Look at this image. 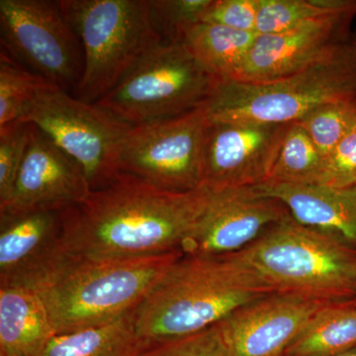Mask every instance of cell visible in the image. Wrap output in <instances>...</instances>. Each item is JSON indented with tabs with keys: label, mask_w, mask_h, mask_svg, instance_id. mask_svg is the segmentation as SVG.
Returning <instances> with one entry per match:
<instances>
[{
	"label": "cell",
	"mask_w": 356,
	"mask_h": 356,
	"mask_svg": "<svg viewBox=\"0 0 356 356\" xmlns=\"http://www.w3.org/2000/svg\"><path fill=\"white\" fill-rule=\"evenodd\" d=\"M212 0H149L154 26L163 42L179 43L187 28L202 20Z\"/></svg>",
	"instance_id": "26"
},
{
	"label": "cell",
	"mask_w": 356,
	"mask_h": 356,
	"mask_svg": "<svg viewBox=\"0 0 356 356\" xmlns=\"http://www.w3.org/2000/svg\"><path fill=\"white\" fill-rule=\"evenodd\" d=\"M233 255L275 293L329 301L356 297V250L341 236L304 226L291 215Z\"/></svg>",
	"instance_id": "3"
},
{
	"label": "cell",
	"mask_w": 356,
	"mask_h": 356,
	"mask_svg": "<svg viewBox=\"0 0 356 356\" xmlns=\"http://www.w3.org/2000/svg\"><path fill=\"white\" fill-rule=\"evenodd\" d=\"M324 156L298 123L288 125L270 175L266 182L318 184Z\"/></svg>",
	"instance_id": "22"
},
{
	"label": "cell",
	"mask_w": 356,
	"mask_h": 356,
	"mask_svg": "<svg viewBox=\"0 0 356 356\" xmlns=\"http://www.w3.org/2000/svg\"><path fill=\"white\" fill-rule=\"evenodd\" d=\"M19 123L32 124L81 166L91 191L119 177L122 144L133 127L96 105L84 102L55 84L26 107Z\"/></svg>",
	"instance_id": "8"
},
{
	"label": "cell",
	"mask_w": 356,
	"mask_h": 356,
	"mask_svg": "<svg viewBox=\"0 0 356 356\" xmlns=\"http://www.w3.org/2000/svg\"><path fill=\"white\" fill-rule=\"evenodd\" d=\"M90 193L81 166L31 124L29 144L13 195L0 206V215L64 210L83 202Z\"/></svg>",
	"instance_id": "16"
},
{
	"label": "cell",
	"mask_w": 356,
	"mask_h": 356,
	"mask_svg": "<svg viewBox=\"0 0 356 356\" xmlns=\"http://www.w3.org/2000/svg\"><path fill=\"white\" fill-rule=\"evenodd\" d=\"M356 6L274 34H257L231 81L262 83L297 74L350 43Z\"/></svg>",
	"instance_id": "12"
},
{
	"label": "cell",
	"mask_w": 356,
	"mask_h": 356,
	"mask_svg": "<svg viewBox=\"0 0 356 356\" xmlns=\"http://www.w3.org/2000/svg\"><path fill=\"white\" fill-rule=\"evenodd\" d=\"M31 124L14 123L0 128V206L13 195L28 144Z\"/></svg>",
	"instance_id": "27"
},
{
	"label": "cell",
	"mask_w": 356,
	"mask_h": 356,
	"mask_svg": "<svg viewBox=\"0 0 356 356\" xmlns=\"http://www.w3.org/2000/svg\"><path fill=\"white\" fill-rule=\"evenodd\" d=\"M332 302L273 293L241 307L219 323L228 356L285 355L311 318Z\"/></svg>",
	"instance_id": "15"
},
{
	"label": "cell",
	"mask_w": 356,
	"mask_h": 356,
	"mask_svg": "<svg viewBox=\"0 0 356 356\" xmlns=\"http://www.w3.org/2000/svg\"><path fill=\"white\" fill-rule=\"evenodd\" d=\"M83 50V77L72 95L96 103L149 51L163 43L149 0H60Z\"/></svg>",
	"instance_id": "6"
},
{
	"label": "cell",
	"mask_w": 356,
	"mask_h": 356,
	"mask_svg": "<svg viewBox=\"0 0 356 356\" xmlns=\"http://www.w3.org/2000/svg\"><path fill=\"white\" fill-rule=\"evenodd\" d=\"M1 50L34 74L74 91L83 77V47L60 1L0 0Z\"/></svg>",
	"instance_id": "10"
},
{
	"label": "cell",
	"mask_w": 356,
	"mask_h": 356,
	"mask_svg": "<svg viewBox=\"0 0 356 356\" xmlns=\"http://www.w3.org/2000/svg\"><path fill=\"white\" fill-rule=\"evenodd\" d=\"M262 196L280 201L293 219L356 243V188H337L322 184L264 182L254 186Z\"/></svg>",
	"instance_id": "17"
},
{
	"label": "cell",
	"mask_w": 356,
	"mask_h": 356,
	"mask_svg": "<svg viewBox=\"0 0 356 356\" xmlns=\"http://www.w3.org/2000/svg\"><path fill=\"white\" fill-rule=\"evenodd\" d=\"M355 278H356V266H355Z\"/></svg>",
	"instance_id": "33"
},
{
	"label": "cell",
	"mask_w": 356,
	"mask_h": 356,
	"mask_svg": "<svg viewBox=\"0 0 356 356\" xmlns=\"http://www.w3.org/2000/svg\"><path fill=\"white\" fill-rule=\"evenodd\" d=\"M337 188L356 184V128L324 159L320 184Z\"/></svg>",
	"instance_id": "29"
},
{
	"label": "cell",
	"mask_w": 356,
	"mask_h": 356,
	"mask_svg": "<svg viewBox=\"0 0 356 356\" xmlns=\"http://www.w3.org/2000/svg\"><path fill=\"white\" fill-rule=\"evenodd\" d=\"M50 81L16 62L8 54L0 53V128L19 123L26 107L51 86Z\"/></svg>",
	"instance_id": "24"
},
{
	"label": "cell",
	"mask_w": 356,
	"mask_h": 356,
	"mask_svg": "<svg viewBox=\"0 0 356 356\" xmlns=\"http://www.w3.org/2000/svg\"><path fill=\"white\" fill-rule=\"evenodd\" d=\"M65 210L0 215V287L40 292L76 261Z\"/></svg>",
	"instance_id": "11"
},
{
	"label": "cell",
	"mask_w": 356,
	"mask_h": 356,
	"mask_svg": "<svg viewBox=\"0 0 356 356\" xmlns=\"http://www.w3.org/2000/svg\"><path fill=\"white\" fill-rule=\"evenodd\" d=\"M181 250L112 261H76L38 292L56 334L109 324L133 313Z\"/></svg>",
	"instance_id": "4"
},
{
	"label": "cell",
	"mask_w": 356,
	"mask_h": 356,
	"mask_svg": "<svg viewBox=\"0 0 356 356\" xmlns=\"http://www.w3.org/2000/svg\"><path fill=\"white\" fill-rule=\"evenodd\" d=\"M273 293L233 254L184 255L133 312L134 324L147 343L168 341L203 331Z\"/></svg>",
	"instance_id": "2"
},
{
	"label": "cell",
	"mask_w": 356,
	"mask_h": 356,
	"mask_svg": "<svg viewBox=\"0 0 356 356\" xmlns=\"http://www.w3.org/2000/svg\"><path fill=\"white\" fill-rule=\"evenodd\" d=\"M356 98V48L353 43L322 62L277 81H222L204 103L209 123L286 125L325 103Z\"/></svg>",
	"instance_id": "5"
},
{
	"label": "cell",
	"mask_w": 356,
	"mask_h": 356,
	"mask_svg": "<svg viewBox=\"0 0 356 356\" xmlns=\"http://www.w3.org/2000/svg\"><path fill=\"white\" fill-rule=\"evenodd\" d=\"M137 356H228L219 323L189 336L147 343Z\"/></svg>",
	"instance_id": "28"
},
{
	"label": "cell",
	"mask_w": 356,
	"mask_h": 356,
	"mask_svg": "<svg viewBox=\"0 0 356 356\" xmlns=\"http://www.w3.org/2000/svg\"><path fill=\"white\" fill-rule=\"evenodd\" d=\"M205 188L175 193L120 175L65 210L76 261H112L181 250L205 209Z\"/></svg>",
	"instance_id": "1"
},
{
	"label": "cell",
	"mask_w": 356,
	"mask_h": 356,
	"mask_svg": "<svg viewBox=\"0 0 356 356\" xmlns=\"http://www.w3.org/2000/svg\"><path fill=\"white\" fill-rule=\"evenodd\" d=\"M259 0H212L201 22L255 32Z\"/></svg>",
	"instance_id": "30"
},
{
	"label": "cell",
	"mask_w": 356,
	"mask_h": 356,
	"mask_svg": "<svg viewBox=\"0 0 356 356\" xmlns=\"http://www.w3.org/2000/svg\"><path fill=\"white\" fill-rule=\"evenodd\" d=\"M207 128L204 104L175 118L133 126L122 144L119 173L163 191H199Z\"/></svg>",
	"instance_id": "9"
},
{
	"label": "cell",
	"mask_w": 356,
	"mask_h": 356,
	"mask_svg": "<svg viewBox=\"0 0 356 356\" xmlns=\"http://www.w3.org/2000/svg\"><path fill=\"white\" fill-rule=\"evenodd\" d=\"M355 6L356 0H259L255 31L259 35L287 31Z\"/></svg>",
	"instance_id": "23"
},
{
	"label": "cell",
	"mask_w": 356,
	"mask_h": 356,
	"mask_svg": "<svg viewBox=\"0 0 356 356\" xmlns=\"http://www.w3.org/2000/svg\"><path fill=\"white\" fill-rule=\"evenodd\" d=\"M0 356H3V355H0Z\"/></svg>",
	"instance_id": "35"
},
{
	"label": "cell",
	"mask_w": 356,
	"mask_h": 356,
	"mask_svg": "<svg viewBox=\"0 0 356 356\" xmlns=\"http://www.w3.org/2000/svg\"><path fill=\"white\" fill-rule=\"evenodd\" d=\"M147 344L131 313L109 324L56 334L38 356H137Z\"/></svg>",
	"instance_id": "20"
},
{
	"label": "cell",
	"mask_w": 356,
	"mask_h": 356,
	"mask_svg": "<svg viewBox=\"0 0 356 356\" xmlns=\"http://www.w3.org/2000/svg\"><path fill=\"white\" fill-rule=\"evenodd\" d=\"M257 36L255 32L200 22L187 28L179 43L204 69L227 81L235 76Z\"/></svg>",
	"instance_id": "19"
},
{
	"label": "cell",
	"mask_w": 356,
	"mask_h": 356,
	"mask_svg": "<svg viewBox=\"0 0 356 356\" xmlns=\"http://www.w3.org/2000/svg\"><path fill=\"white\" fill-rule=\"evenodd\" d=\"M289 124L208 122L202 187H252L268 179Z\"/></svg>",
	"instance_id": "14"
},
{
	"label": "cell",
	"mask_w": 356,
	"mask_h": 356,
	"mask_svg": "<svg viewBox=\"0 0 356 356\" xmlns=\"http://www.w3.org/2000/svg\"><path fill=\"white\" fill-rule=\"evenodd\" d=\"M221 83L184 44L163 42L95 104L129 125H143L198 108Z\"/></svg>",
	"instance_id": "7"
},
{
	"label": "cell",
	"mask_w": 356,
	"mask_h": 356,
	"mask_svg": "<svg viewBox=\"0 0 356 356\" xmlns=\"http://www.w3.org/2000/svg\"><path fill=\"white\" fill-rule=\"evenodd\" d=\"M356 346V297L332 302L311 318L286 356H334Z\"/></svg>",
	"instance_id": "21"
},
{
	"label": "cell",
	"mask_w": 356,
	"mask_h": 356,
	"mask_svg": "<svg viewBox=\"0 0 356 356\" xmlns=\"http://www.w3.org/2000/svg\"><path fill=\"white\" fill-rule=\"evenodd\" d=\"M206 193L203 214L180 248L184 255L215 257L240 252L267 227L290 216L282 203L261 195L254 186L206 189Z\"/></svg>",
	"instance_id": "13"
},
{
	"label": "cell",
	"mask_w": 356,
	"mask_h": 356,
	"mask_svg": "<svg viewBox=\"0 0 356 356\" xmlns=\"http://www.w3.org/2000/svg\"><path fill=\"white\" fill-rule=\"evenodd\" d=\"M334 356H356V346L350 348V350L343 351V353H339V355Z\"/></svg>",
	"instance_id": "31"
},
{
	"label": "cell",
	"mask_w": 356,
	"mask_h": 356,
	"mask_svg": "<svg viewBox=\"0 0 356 356\" xmlns=\"http://www.w3.org/2000/svg\"><path fill=\"white\" fill-rule=\"evenodd\" d=\"M351 38H353V44H355V47L356 48V32L355 33V35H353V36L351 37Z\"/></svg>",
	"instance_id": "32"
},
{
	"label": "cell",
	"mask_w": 356,
	"mask_h": 356,
	"mask_svg": "<svg viewBox=\"0 0 356 356\" xmlns=\"http://www.w3.org/2000/svg\"><path fill=\"white\" fill-rule=\"evenodd\" d=\"M355 188H356V184H355Z\"/></svg>",
	"instance_id": "34"
},
{
	"label": "cell",
	"mask_w": 356,
	"mask_h": 356,
	"mask_svg": "<svg viewBox=\"0 0 356 356\" xmlns=\"http://www.w3.org/2000/svg\"><path fill=\"white\" fill-rule=\"evenodd\" d=\"M296 123L325 159L356 128V98L325 103Z\"/></svg>",
	"instance_id": "25"
},
{
	"label": "cell",
	"mask_w": 356,
	"mask_h": 356,
	"mask_svg": "<svg viewBox=\"0 0 356 356\" xmlns=\"http://www.w3.org/2000/svg\"><path fill=\"white\" fill-rule=\"evenodd\" d=\"M56 334L38 292L0 287V355L38 356Z\"/></svg>",
	"instance_id": "18"
}]
</instances>
